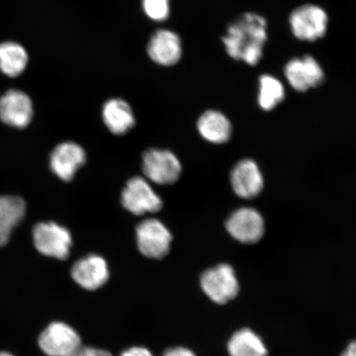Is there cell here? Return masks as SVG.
Masks as SVG:
<instances>
[{
  "label": "cell",
  "mask_w": 356,
  "mask_h": 356,
  "mask_svg": "<svg viewBox=\"0 0 356 356\" xmlns=\"http://www.w3.org/2000/svg\"><path fill=\"white\" fill-rule=\"evenodd\" d=\"M266 26L264 17L256 13H245L229 26L222 38L227 53L235 60L256 65L261 59L267 40Z\"/></svg>",
  "instance_id": "1"
},
{
  "label": "cell",
  "mask_w": 356,
  "mask_h": 356,
  "mask_svg": "<svg viewBox=\"0 0 356 356\" xmlns=\"http://www.w3.org/2000/svg\"><path fill=\"white\" fill-rule=\"evenodd\" d=\"M200 283L204 293L218 305H225L238 295V279L229 264H220L204 270Z\"/></svg>",
  "instance_id": "2"
},
{
  "label": "cell",
  "mask_w": 356,
  "mask_h": 356,
  "mask_svg": "<svg viewBox=\"0 0 356 356\" xmlns=\"http://www.w3.org/2000/svg\"><path fill=\"white\" fill-rule=\"evenodd\" d=\"M35 248L42 255L66 260L72 248V236L65 227L54 222H39L33 229Z\"/></svg>",
  "instance_id": "3"
},
{
  "label": "cell",
  "mask_w": 356,
  "mask_h": 356,
  "mask_svg": "<svg viewBox=\"0 0 356 356\" xmlns=\"http://www.w3.org/2000/svg\"><path fill=\"white\" fill-rule=\"evenodd\" d=\"M136 243L140 252L151 259H162L170 252L172 236L163 222L147 219L138 224Z\"/></svg>",
  "instance_id": "4"
},
{
  "label": "cell",
  "mask_w": 356,
  "mask_h": 356,
  "mask_svg": "<svg viewBox=\"0 0 356 356\" xmlns=\"http://www.w3.org/2000/svg\"><path fill=\"white\" fill-rule=\"evenodd\" d=\"M142 170L147 180L159 185H171L179 179L181 164L171 151L150 149L142 158Z\"/></svg>",
  "instance_id": "5"
},
{
  "label": "cell",
  "mask_w": 356,
  "mask_h": 356,
  "mask_svg": "<svg viewBox=\"0 0 356 356\" xmlns=\"http://www.w3.org/2000/svg\"><path fill=\"white\" fill-rule=\"evenodd\" d=\"M38 346L47 356H71L82 346V341L70 325L53 322L40 334Z\"/></svg>",
  "instance_id": "6"
},
{
  "label": "cell",
  "mask_w": 356,
  "mask_h": 356,
  "mask_svg": "<svg viewBox=\"0 0 356 356\" xmlns=\"http://www.w3.org/2000/svg\"><path fill=\"white\" fill-rule=\"evenodd\" d=\"M122 204L136 216L156 213L161 210L163 200L151 186L149 180L141 177L131 178L122 193Z\"/></svg>",
  "instance_id": "7"
},
{
  "label": "cell",
  "mask_w": 356,
  "mask_h": 356,
  "mask_svg": "<svg viewBox=\"0 0 356 356\" xmlns=\"http://www.w3.org/2000/svg\"><path fill=\"white\" fill-rule=\"evenodd\" d=\"M328 17L322 8L312 4L293 11L289 19L293 35L302 41L313 42L326 33Z\"/></svg>",
  "instance_id": "8"
},
{
  "label": "cell",
  "mask_w": 356,
  "mask_h": 356,
  "mask_svg": "<svg viewBox=\"0 0 356 356\" xmlns=\"http://www.w3.org/2000/svg\"><path fill=\"white\" fill-rule=\"evenodd\" d=\"M71 277L83 289L96 291L104 286L110 277L108 262L99 255H88L75 262Z\"/></svg>",
  "instance_id": "9"
},
{
  "label": "cell",
  "mask_w": 356,
  "mask_h": 356,
  "mask_svg": "<svg viewBox=\"0 0 356 356\" xmlns=\"http://www.w3.org/2000/svg\"><path fill=\"white\" fill-rule=\"evenodd\" d=\"M226 229L234 238L243 243H254L264 234V220L257 211L242 208L231 215Z\"/></svg>",
  "instance_id": "10"
},
{
  "label": "cell",
  "mask_w": 356,
  "mask_h": 356,
  "mask_svg": "<svg viewBox=\"0 0 356 356\" xmlns=\"http://www.w3.org/2000/svg\"><path fill=\"white\" fill-rule=\"evenodd\" d=\"M87 155L82 146L74 142H65L52 151L50 166L53 172L61 180L73 179L75 173L86 162Z\"/></svg>",
  "instance_id": "11"
},
{
  "label": "cell",
  "mask_w": 356,
  "mask_h": 356,
  "mask_svg": "<svg viewBox=\"0 0 356 356\" xmlns=\"http://www.w3.org/2000/svg\"><path fill=\"white\" fill-rule=\"evenodd\" d=\"M284 74L291 86L296 91L305 92L323 82L324 74L314 57L306 56L289 62L284 68Z\"/></svg>",
  "instance_id": "12"
},
{
  "label": "cell",
  "mask_w": 356,
  "mask_h": 356,
  "mask_svg": "<svg viewBox=\"0 0 356 356\" xmlns=\"http://www.w3.org/2000/svg\"><path fill=\"white\" fill-rule=\"evenodd\" d=\"M33 117L30 97L19 90H10L0 99V119L8 126L24 128Z\"/></svg>",
  "instance_id": "13"
},
{
  "label": "cell",
  "mask_w": 356,
  "mask_h": 356,
  "mask_svg": "<svg viewBox=\"0 0 356 356\" xmlns=\"http://www.w3.org/2000/svg\"><path fill=\"white\" fill-rule=\"evenodd\" d=\"M147 51L150 59L156 64L163 66L175 65L180 60L182 55L179 35L170 30H159L151 37Z\"/></svg>",
  "instance_id": "14"
},
{
  "label": "cell",
  "mask_w": 356,
  "mask_h": 356,
  "mask_svg": "<svg viewBox=\"0 0 356 356\" xmlns=\"http://www.w3.org/2000/svg\"><path fill=\"white\" fill-rule=\"evenodd\" d=\"M231 184L238 197L251 199L264 188V177L259 168L250 159H245L236 165L231 172Z\"/></svg>",
  "instance_id": "15"
},
{
  "label": "cell",
  "mask_w": 356,
  "mask_h": 356,
  "mask_svg": "<svg viewBox=\"0 0 356 356\" xmlns=\"http://www.w3.org/2000/svg\"><path fill=\"white\" fill-rule=\"evenodd\" d=\"M102 115L105 126L114 135H124L136 124V118L131 106L122 99H113L106 102Z\"/></svg>",
  "instance_id": "16"
},
{
  "label": "cell",
  "mask_w": 356,
  "mask_h": 356,
  "mask_svg": "<svg viewBox=\"0 0 356 356\" xmlns=\"http://www.w3.org/2000/svg\"><path fill=\"white\" fill-rule=\"evenodd\" d=\"M25 212L26 204L21 197H0V248L7 244L13 229L24 219Z\"/></svg>",
  "instance_id": "17"
},
{
  "label": "cell",
  "mask_w": 356,
  "mask_h": 356,
  "mask_svg": "<svg viewBox=\"0 0 356 356\" xmlns=\"http://www.w3.org/2000/svg\"><path fill=\"white\" fill-rule=\"evenodd\" d=\"M197 129L204 140L213 144L225 143L232 133V126L228 118L217 111L203 113L198 120Z\"/></svg>",
  "instance_id": "18"
},
{
  "label": "cell",
  "mask_w": 356,
  "mask_h": 356,
  "mask_svg": "<svg viewBox=\"0 0 356 356\" xmlns=\"http://www.w3.org/2000/svg\"><path fill=\"white\" fill-rule=\"evenodd\" d=\"M230 356H267L264 342L251 329L243 328L236 332L228 342Z\"/></svg>",
  "instance_id": "19"
},
{
  "label": "cell",
  "mask_w": 356,
  "mask_h": 356,
  "mask_svg": "<svg viewBox=\"0 0 356 356\" xmlns=\"http://www.w3.org/2000/svg\"><path fill=\"white\" fill-rule=\"evenodd\" d=\"M25 49L15 42L0 44V70L10 77L19 76L28 65Z\"/></svg>",
  "instance_id": "20"
},
{
  "label": "cell",
  "mask_w": 356,
  "mask_h": 356,
  "mask_svg": "<svg viewBox=\"0 0 356 356\" xmlns=\"http://www.w3.org/2000/svg\"><path fill=\"white\" fill-rule=\"evenodd\" d=\"M284 97V89L277 79L270 75L260 78L259 104L262 109L270 111L277 106Z\"/></svg>",
  "instance_id": "21"
},
{
  "label": "cell",
  "mask_w": 356,
  "mask_h": 356,
  "mask_svg": "<svg viewBox=\"0 0 356 356\" xmlns=\"http://www.w3.org/2000/svg\"><path fill=\"white\" fill-rule=\"evenodd\" d=\"M142 6L145 15L154 21H165L170 15L169 0H142Z\"/></svg>",
  "instance_id": "22"
},
{
  "label": "cell",
  "mask_w": 356,
  "mask_h": 356,
  "mask_svg": "<svg viewBox=\"0 0 356 356\" xmlns=\"http://www.w3.org/2000/svg\"><path fill=\"white\" fill-rule=\"evenodd\" d=\"M71 356H113V355L106 350L82 346Z\"/></svg>",
  "instance_id": "23"
},
{
  "label": "cell",
  "mask_w": 356,
  "mask_h": 356,
  "mask_svg": "<svg viewBox=\"0 0 356 356\" xmlns=\"http://www.w3.org/2000/svg\"><path fill=\"white\" fill-rule=\"evenodd\" d=\"M161 356H197L193 350L186 347L177 346L164 351Z\"/></svg>",
  "instance_id": "24"
},
{
  "label": "cell",
  "mask_w": 356,
  "mask_h": 356,
  "mask_svg": "<svg viewBox=\"0 0 356 356\" xmlns=\"http://www.w3.org/2000/svg\"><path fill=\"white\" fill-rule=\"evenodd\" d=\"M121 356H154L145 347L134 346L124 350Z\"/></svg>",
  "instance_id": "25"
},
{
  "label": "cell",
  "mask_w": 356,
  "mask_h": 356,
  "mask_svg": "<svg viewBox=\"0 0 356 356\" xmlns=\"http://www.w3.org/2000/svg\"><path fill=\"white\" fill-rule=\"evenodd\" d=\"M341 356H356V340L350 342Z\"/></svg>",
  "instance_id": "26"
},
{
  "label": "cell",
  "mask_w": 356,
  "mask_h": 356,
  "mask_svg": "<svg viewBox=\"0 0 356 356\" xmlns=\"http://www.w3.org/2000/svg\"><path fill=\"white\" fill-rule=\"evenodd\" d=\"M0 356H15L7 351H0Z\"/></svg>",
  "instance_id": "27"
}]
</instances>
